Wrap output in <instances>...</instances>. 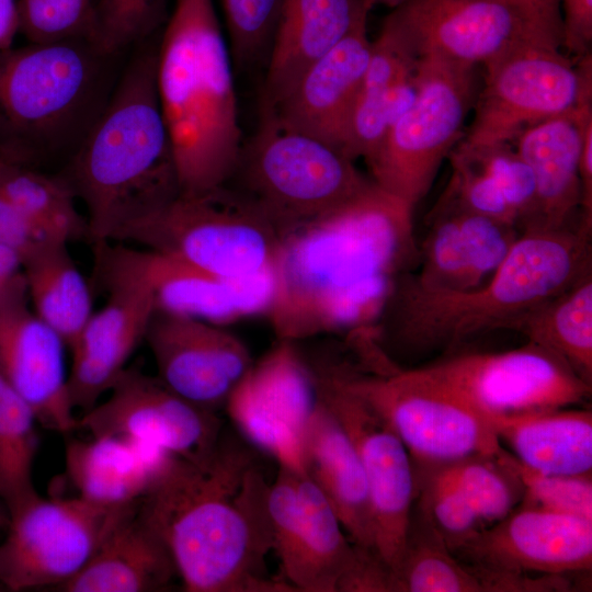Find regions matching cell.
I'll use <instances>...</instances> for the list:
<instances>
[{
	"label": "cell",
	"mask_w": 592,
	"mask_h": 592,
	"mask_svg": "<svg viewBox=\"0 0 592 592\" xmlns=\"http://www.w3.org/2000/svg\"><path fill=\"white\" fill-rule=\"evenodd\" d=\"M413 208L374 182L281 238L270 320L278 340L375 326L398 276L419 264Z\"/></svg>",
	"instance_id": "1"
},
{
	"label": "cell",
	"mask_w": 592,
	"mask_h": 592,
	"mask_svg": "<svg viewBox=\"0 0 592 592\" xmlns=\"http://www.w3.org/2000/svg\"><path fill=\"white\" fill-rule=\"evenodd\" d=\"M270 482L252 451L221 437L202 463L174 457L139 512L187 592H292L270 577Z\"/></svg>",
	"instance_id": "2"
},
{
	"label": "cell",
	"mask_w": 592,
	"mask_h": 592,
	"mask_svg": "<svg viewBox=\"0 0 592 592\" xmlns=\"http://www.w3.org/2000/svg\"><path fill=\"white\" fill-rule=\"evenodd\" d=\"M592 220L526 231L493 275L466 291L434 289L411 271L396 278L375 323L384 353L407 356L456 346L494 330L517 331L534 309L591 273Z\"/></svg>",
	"instance_id": "3"
},
{
	"label": "cell",
	"mask_w": 592,
	"mask_h": 592,
	"mask_svg": "<svg viewBox=\"0 0 592 592\" xmlns=\"http://www.w3.org/2000/svg\"><path fill=\"white\" fill-rule=\"evenodd\" d=\"M156 87L183 194L227 184L242 145L230 56L213 0H177Z\"/></svg>",
	"instance_id": "4"
},
{
	"label": "cell",
	"mask_w": 592,
	"mask_h": 592,
	"mask_svg": "<svg viewBox=\"0 0 592 592\" xmlns=\"http://www.w3.org/2000/svg\"><path fill=\"white\" fill-rule=\"evenodd\" d=\"M157 53L137 56L65 178L87 209L91 246L181 193L156 87Z\"/></svg>",
	"instance_id": "5"
},
{
	"label": "cell",
	"mask_w": 592,
	"mask_h": 592,
	"mask_svg": "<svg viewBox=\"0 0 592 592\" xmlns=\"http://www.w3.org/2000/svg\"><path fill=\"white\" fill-rule=\"evenodd\" d=\"M114 241L133 242L210 274L247 277L274 267L281 236L251 198L225 184L180 193Z\"/></svg>",
	"instance_id": "6"
},
{
	"label": "cell",
	"mask_w": 592,
	"mask_h": 592,
	"mask_svg": "<svg viewBox=\"0 0 592 592\" xmlns=\"http://www.w3.org/2000/svg\"><path fill=\"white\" fill-rule=\"evenodd\" d=\"M281 238L348 203L372 183L337 146L294 128L271 113L232 174ZM231 177V178H232Z\"/></svg>",
	"instance_id": "7"
},
{
	"label": "cell",
	"mask_w": 592,
	"mask_h": 592,
	"mask_svg": "<svg viewBox=\"0 0 592 592\" xmlns=\"http://www.w3.org/2000/svg\"><path fill=\"white\" fill-rule=\"evenodd\" d=\"M328 361L342 383L386 420L408 449L414 469L503 454L487 418L413 368L394 364L372 369L357 360Z\"/></svg>",
	"instance_id": "8"
},
{
	"label": "cell",
	"mask_w": 592,
	"mask_h": 592,
	"mask_svg": "<svg viewBox=\"0 0 592 592\" xmlns=\"http://www.w3.org/2000/svg\"><path fill=\"white\" fill-rule=\"evenodd\" d=\"M477 68L419 58L412 103L365 160L377 186L412 207L426 195L441 163L465 136L479 93Z\"/></svg>",
	"instance_id": "9"
},
{
	"label": "cell",
	"mask_w": 592,
	"mask_h": 592,
	"mask_svg": "<svg viewBox=\"0 0 592 592\" xmlns=\"http://www.w3.org/2000/svg\"><path fill=\"white\" fill-rule=\"evenodd\" d=\"M140 503V502H139ZM139 503L104 506L79 496L43 498L38 493L8 511L0 544V582L4 590L60 587L91 559L111 531Z\"/></svg>",
	"instance_id": "10"
},
{
	"label": "cell",
	"mask_w": 592,
	"mask_h": 592,
	"mask_svg": "<svg viewBox=\"0 0 592 592\" xmlns=\"http://www.w3.org/2000/svg\"><path fill=\"white\" fill-rule=\"evenodd\" d=\"M490 422L581 403L591 396L560 356L536 344L503 352L463 353L413 368Z\"/></svg>",
	"instance_id": "11"
},
{
	"label": "cell",
	"mask_w": 592,
	"mask_h": 592,
	"mask_svg": "<svg viewBox=\"0 0 592 592\" xmlns=\"http://www.w3.org/2000/svg\"><path fill=\"white\" fill-rule=\"evenodd\" d=\"M94 286L123 283L145 291L155 311L225 327L266 316L275 288L274 270L247 276L210 274L170 255L109 241L92 247Z\"/></svg>",
	"instance_id": "12"
},
{
	"label": "cell",
	"mask_w": 592,
	"mask_h": 592,
	"mask_svg": "<svg viewBox=\"0 0 592 592\" xmlns=\"http://www.w3.org/2000/svg\"><path fill=\"white\" fill-rule=\"evenodd\" d=\"M591 53L571 60L560 49L527 46L486 66L468 146L513 141L523 130L592 101Z\"/></svg>",
	"instance_id": "13"
},
{
	"label": "cell",
	"mask_w": 592,
	"mask_h": 592,
	"mask_svg": "<svg viewBox=\"0 0 592 592\" xmlns=\"http://www.w3.org/2000/svg\"><path fill=\"white\" fill-rule=\"evenodd\" d=\"M318 394L352 440L365 471L373 520L374 550L397 571L417 498L412 458L386 420L349 389L328 361H309Z\"/></svg>",
	"instance_id": "14"
},
{
	"label": "cell",
	"mask_w": 592,
	"mask_h": 592,
	"mask_svg": "<svg viewBox=\"0 0 592 592\" xmlns=\"http://www.w3.org/2000/svg\"><path fill=\"white\" fill-rule=\"evenodd\" d=\"M384 24L419 59L483 67L527 46L561 47L504 0H407Z\"/></svg>",
	"instance_id": "15"
},
{
	"label": "cell",
	"mask_w": 592,
	"mask_h": 592,
	"mask_svg": "<svg viewBox=\"0 0 592 592\" xmlns=\"http://www.w3.org/2000/svg\"><path fill=\"white\" fill-rule=\"evenodd\" d=\"M319 400L312 368L295 342L278 343L251 365L225 408L241 435L278 467L306 475L305 443Z\"/></svg>",
	"instance_id": "16"
},
{
	"label": "cell",
	"mask_w": 592,
	"mask_h": 592,
	"mask_svg": "<svg viewBox=\"0 0 592 592\" xmlns=\"http://www.w3.org/2000/svg\"><path fill=\"white\" fill-rule=\"evenodd\" d=\"M266 506L278 579L293 591L339 592L357 546L317 485L307 475L278 467Z\"/></svg>",
	"instance_id": "17"
},
{
	"label": "cell",
	"mask_w": 592,
	"mask_h": 592,
	"mask_svg": "<svg viewBox=\"0 0 592 592\" xmlns=\"http://www.w3.org/2000/svg\"><path fill=\"white\" fill-rule=\"evenodd\" d=\"M93 77L78 41L0 50V126L48 145L83 104Z\"/></svg>",
	"instance_id": "18"
},
{
	"label": "cell",
	"mask_w": 592,
	"mask_h": 592,
	"mask_svg": "<svg viewBox=\"0 0 592 592\" xmlns=\"http://www.w3.org/2000/svg\"><path fill=\"white\" fill-rule=\"evenodd\" d=\"M109 394L78 419V429L91 436L141 441L193 463L204 462L221 436L215 411L185 400L136 367H126Z\"/></svg>",
	"instance_id": "19"
},
{
	"label": "cell",
	"mask_w": 592,
	"mask_h": 592,
	"mask_svg": "<svg viewBox=\"0 0 592 592\" xmlns=\"http://www.w3.org/2000/svg\"><path fill=\"white\" fill-rule=\"evenodd\" d=\"M453 554L478 570L506 577L590 572L592 521L521 505Z\"/></svg>",
	"instance_id": "20"
},
{
	"label": "cell",
	"mask_w": 592,
	"mask_h": 592,
	"mask_svg": "<svg viewBox=\"0 0 592 592\" xmlns=\"http://www.w3.org/2000/svg\"><path fill=\"white\" fill-rule=\"evenodd\" d=\"M158 378L173 392L204 409L225 407L253 364L248 346L223 326L155 311L145 340Z\"/></svg>",
	"instance_id": "21"
},
{
	"label": "cell",
	"mask_w": 592,
	"mask_h": 592,
	"mask_svg": "<svg viewBox=\"0 0 592 592\" xmlns=\"http://www.w3.org/2000/svg\"><path fill=\"white\" fill-rule=\"evenodd\" d=\"M371 49L367 18H364L311 64L282 99L265 109V113L341 149Z\"/></svg>",
	"instance_id": "22"
},
{
	"label": "cell",
	"mask_w": 592,
	"mask_h": 592,
	"mask_svg": "<svg viewBox=\"0 0 592 592\" xmlns=\"http://www.w3.org/2000/svg\"><path fill=\"white\" fill-rule=\"evenodd\" d=\"M101 289L107 295L106 303L93 311L69 348V395L73 408L83 412L109 392L127 367L155 312L151 298L139 287L116 283Z\"/></svg>",
	"instance_id": "23"
},
{
	"label": "cell",
	"mask_w": 592,
	"mask_h": 592,
	"mask_svg": "<svg viewBox=\"0 0 592 592\" xmlns=\"http://www.w3.org/2000/svg\"><path fill=\"white\" fill-rule=\"evenodd\" d=\"M64 340L27 304L0 316V371L46 429L78 430L65 367Z\"/></svg>",
	"instance_id": "24"
},
{
	"label": "cell",
	"mask_w": 592,
	"mask_h": 592,
	"mask_svg": "<svg viewBox=\"0 0 592 592\" xmlns=\"http://www.w3.org/2000/svg\"><path fill=\"white\" fill-rule=\"evenodd\" d=\"M430 230L419 247L417 283L466 291L483 285L521 231L511 224L463 210L430 212Z\"/></svg>",
	"instance_id": "25"
},
{
	"label": "cell",
	"mask_w": 592,
	"mask_h": 592,
	"mask_svg": "<svg viewBox=\"0 0 592 592\" xmlns=\"http://www.w3.org/2000/svg\"><path fill=\"white\" fill-rule=\"evenodd\" d=\"M592 101L523 130L516 151L536 182L537 213L531 231L570 226L581 208L580 155Z\"/></svg>",
	"instance_id": "26"
},
{
	"label": "cell",
	"mask_w": 592,
	"mask_h": 592,
	"mask_svg": "<svg viewBox=\"0 0 592 592\" xmlns=\"http://www.w3.org/2000/svg\"><path fill=\"white\" fill-rule=\"evenodd\" d=\"M368 12L363 0H282L270 46L265 109L282 99Z\"/></svg>",
	"instance_id": "27"
},
{
	"label": "cell",
	"mask_w": 592,
	"mask_h": 592,
	"mask_svg": "<svg viewBox=\"0 0 592 592\" xmlns=\"http://www.w3.org/2000/svg\"><path fill=\"white\" fill-rule=\"evenodd\" d=\"M177 457L123 436H91L66 446L67 475L78 496L104 506L137 504Z\"/></svg>",
	"instance_id": "28"
},
{
	"label": "cell",
	"mask_w": 592,
	"mask_h": 592,
	"mask_svg": "<svg viewBox=\"0 0 592 592\" xmlns=\"http://www.w3.org/2000/svg\"><path fill=\"white\" fill-rule=\"evenodd\" d=\"M305 473L334 509L350 540L375 551L364 468L345 429L320 397L306 435Z\"/></svg>",
	"instance_id": "29"
},
{
	"label": "cell",
	"mask_w": 592,
	"mask_h": 592,
	"mask_svg": "<svg viewBox=\"0 0 592 592\" xmlns=\"http://www.w3.org/2000/svg\"><path fill=\"white\" fill-rule=\"evenodd\" d=\"M175 577L178 573L166 545L140 514L138 505L117 523L87 565L58 590L162 591Z\"/></svg>",
	"instance_id": "30"
},
{
	"label": "cell",
	"mask_w": 592,
	"mask_h": 592,
	"mask_svg": "<svg viewBox=\"0 0 592 592\" xmlns=\"http://www.w3.org/2000/svg\"><path fill=\"white\" fill-rule=\"evenodd\" d=\"M491 424L523 466L549 475H591V410L559 408Z\"/></svg>",
	"instance_id": "31"
},
{
	"label": "cell",
	"mask_w": 592,
	"mask_h": 592,
	"mask_svg": "<svg viewBox=\"0 0 592 592\" xmlns=\"http://www.w3.org/2000/svg\"><path fill=\"white\" fill-rule=\"evenodd\" d=\"M34 314L72 345L93 314L92 292L68 244H56L23 264Z\"/></svg>",
	"instance_id": "32"
},
{
	"label": "cell",
	"mask_w": 592,
	"mask_h": 592,
	"mask_svg": "<svg viewBox=\"0 0 592 592\" xmlns=\"http://www.w3.org/2000/svg\"><path fill=\"white\" fill-rule=\"evenodd\" d=\"M517 332L560 356L592 385V272L530 312Z\"/></svg>",
	"instance_id": "33"
},
{
	"label": "cell",
	"mask_w": 592,
	"mask_h": 592,
	"mask_svg": "<svg viewBox=\"0 0 592 592\" xmlns=\"http://www.w3.org/2000/svg\"><path fill=\"white\" fill-rule=\"evenodd\" d=\"M411 521L394 592H494L489 576L459 560L421 514Z\"/></svg>",
	"instance_id": "34"
},
{
	"label": "cell",
	"mask_w": 592,
	"mask_h": 592,
	"mask_svg": "<svg viewBox=\"0 0 592 592\" xmlns=\"http://www.w3.org/2000/svg\"><path fill=\"white\" fill-rule=\"evenodd\" d=\"M0 193L66 243L90 242L89 225L71 185L26 166L0 159Z\"/></svg>",
	"instance_id": "35"
},
{
	"label": "cell",
	"mask_w": 592,
	"mask_h": 592,
	"mask_svg": "<svg viewBox=\"0 0 592 592\" xmlns=\"http://www.w3.org/2000/svg\"><path fill=\"white\" fill-rule=\"evenodd\" d=\"M37 420L0 371V501L11 510L37 493L33 466L39 447Z\"/></svg>",
	"instance_id": "36"
},
{
	"label": "cell",
	"mask_w": 592,
	"mask_h": 592,
	"mask_svg": "<svg viewBox=\"0 0 592 592\" xmlns=\"http://www.w3.org/2000/svg\"><path fill=\"white\" fill-rule=\"evenodd\" d=\"M418 66V65H417ZM417 92V69L387 82H363L351 113L342 151L353 161L367 160Z\"/></svg>",
	"instance_id": "37"
},
{
	"label": "cell",
	"mask_w": 592,
	"mask_h": 592,
	"mask_svg": "<svg viewBox=\"0 0 592 592\" xmlns=\"http://www.w3.org/2000/svg\"><path fill=\"white\" fill-rule=\"evenodd\" d=\"M431 468L463 493L486 527L505 519L522 500L523 489L505 451L500 456L469 457Z\"/></svg>",
	"instance_id": "38"
},
{
	"label": "cell",
	"mask_w": 592,
	"mask_h": 592,
	"mask_svg": "<svg viewBox=\"0 0 592 592\" xmlns=\"http://www.w3.org/2000/svg\"><path fill=\"white\" fill-rule=\"evenodd\" d=\"M497 184L514 210L521 234L531 231L537 213L536 182L530 166L510 143L455 146Z\"/></svg>",
	"instance_id": "39"
},
{
	"label": "cell",
	"mask_w": 592,
	"mask_h": 592,
	"mask_svg": "<svg viewBox=\"0 0 592 592\" xmlns=\"http://www.w3.org/2000/svg\"><path fill=\"white\" fill-rule=\"evenodd\" d=\"M414 470L424 474L420 512L452 553L486 528L463 493L434 468Z\"/></svg>",
	"instance_id": "40"
},
{
	"label": "cell",
	"mask_w": 592,
	"mask_h": 592,
	"mask_svg": "<svg viewBox=\"0 0 592 592\" xmlns=\"http://www.w3.org/2000/svg\"><path fill=\"white\" fill-rule=\"evenodd\" d=\"M449 182L431 212L463 210L514 225L517 218L493 180L456 147Z\"/></svg>",
	"instance_id": "41"
},
{
	"label": "cell",
	"mask_w": 592,
	"mask_h": 592,
	"mask_svg": "<svg viewBox=\"0 0 592 592\" xmlns=\"http://www.w3.org/2000/svg\"><path fill=\"white\" fill-rule=\"evenodd\" d=\"M20 32L31 43L80 38L90 42L95 20L93 0H20Z\"/></svg>",
	"instance_id": "42"
},
{
	"label": "cell",
	"mask_w": 592,
	"mask_h": 592,
	"mask_svg": "<svg viewBox=\"0 0 592 592\" xmlns=\"http://www.w3.org/2000/svg\"><path fill=\"white\" fill-rule=\"evenodd\" d=\"M506 462L519 478L522 506L577 515L592 521L591 475H549L530 469L506 453Z\"/></svg>",
	"instance_id": "43"
},
{
	"label": "cell",
	"mask_w": 592,
	"mask_h": 592,
	"mask_svg": "<svg viewBox=\"0 0 592 592\" xmlns=\"http://www.w3.org/2000/svg\"><path fill=\"white\" fill-rule=\"evenodd\" d=\"M163 0H99L90 39L99 54H113L144 38L157 25Z\"/></svg>",
	"instance_id": "44"
},
{
	"label": "cell",
	"mask_w": 592,
	"mask_h": 592,
	"mask_svg": "<svg viewBox=\"0 0 592 592\" xmlns=\"http://www.w3.org/2000/svg\"><path fill=\"white\" fill-rule=\"evenodd\" d=\"M234 56L252 62L271 46L282 0H221Z\"/></svg>",
	"instance_id": "45"
},
{
	"label": "cell",
	"mask_w": 592,
	"mask_h": 592,
	"mask_svg": "<svg viewBox=\"0 0 592 592\" xmlns=\"http://www.w3.org/2000/svg\"><path fill=\"white\" fill-rule=\"evenodd\" d=\"M0 243L13 251L23 265L47 249L66 242L55 237L0 193Z\"/></svg>",
	"instance_id": "46"
},
{
	"label": "cell",
	"mask_w": 592,
	"mask_h": 592,
	"mask_svg": "<svg viewBox=\"0 0 592 592\" xmlns=\"http://www.w3.org/2000/svg\"><path fill=\"white\" fill-rule=\"evenodd\" d=\"M563 11V47L577 59L590 53L592 42V0H559Z\"/></svg>",
	"instance_id": "47"
},
{
	"label": "cell",
	"mask_w": 592,
	"mask_h": 592,
	"mask_svg": "<svg viewBox=\"0 0 592 592\" xmlns=\"http://www.w3.org/2000/svg\"><path fill=\"white\" fill-rule=\"evenodd\" d=\"M27 285L19 257L0 243V316L27 304Z\"/></svg>",
	"instance_id": "48"
},
{
	"label": "cell",
	"mask_w": 592,
	"mask_h": 592,
	"mask_svg": "<svg viewBox=\"0 0 592 592\" xmlns=\"http://www.w3.org/2000/svg\"><path fill=\"white\" fill-rule=\"evenodd\" d=\"M563 47L562 14L559 0H504Z\"/></svg>",
	"instance_id": "49"
},
{
	"label": "cell",
	"mask_w": 592,
	"mask_h": 592,
	"mask_svg": "<svg viewBox=\"0 0 592 592\" xmlns=\"http://www.w3.org/2000/svg\"><path fill=\"white\" fill-rule=\"evenodd\" d=\"M20 32V13L15 0H0V50L12 47Z\"/></svg>",
	"instance_id": "50"
},
{
	"label": "cell",
	"mask_w": 592,
	"mask_h": 592,
	"mask_svg": "<svg viewBox=\"0 0 592 592\" xmlns=\"http://www.w3.org/2000/svg\"><path fill=\"white\" fill-rule=\"evenodd\" d=\"M407 0H363L364 5L369 11L375 5H385L390 9H396Z\"/></svg>",
	"instance_id": "51"
},
{
	"label": "cell",
	"mask_w": 592,
	"mask_h": 592,
	"mask_svg": "<svg viewBox=\"0 0 592 592\" xmlns=\"http://www.w3.org/2000/svg\"><path fill=\"white\" fill-rule=\"evenodd\" d=\"M9 523V513L4 504L0 501V533L5 532Z\"/></svg>",
	"instance_id": "52"
},
{
	"label": "cell",
	"mask_w": 592,
	"mask_h": 592,
	"mask_svg": "<svg viewBox=\"0 0 592 592\" xmlns=\"http://www.w3.org/2000/svg\"><path fill=\"white\" fill-rule=\"evenodd\" d=\"M1 590H4V589H3V587H2V584H1V582H0V591H1Z\"/></svg>",
	"instance_id": "53"
}]
</instances>
